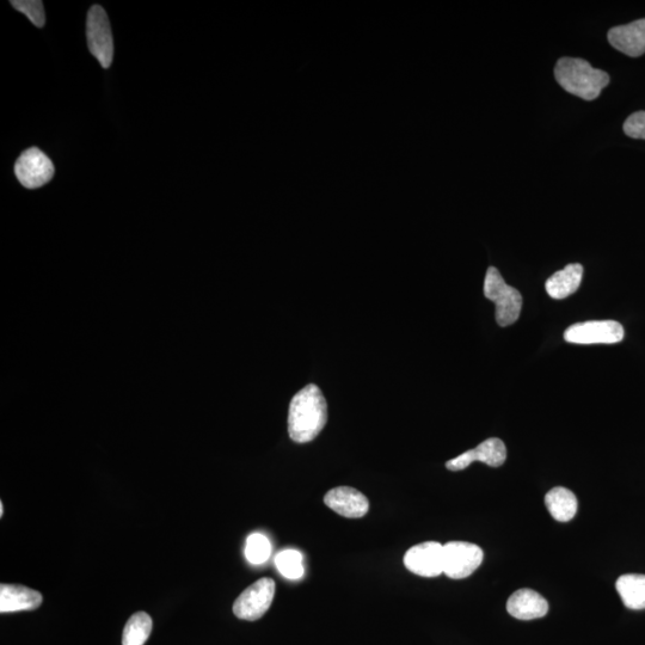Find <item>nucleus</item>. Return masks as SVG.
Instances as JSON below:
<instances>
[{
  "label": "nucleus",
  "mask_w": 645,
  "mask_h": 645,
  "mask_svg": "<svg viewBox=\"0 0 645 645\" xmlns=\"http://www.w3.org/2000/svg\"><path fill=\"white\" fill-rule=\"evenodd\" d=\"M328 421V404L315 384L301 389L288 410V434L297 444H307L321 434Z\"/></svg>",
  "instance_id": "obj_1"
},
{
  "label": "nucleus",
  "mask_w": 645,
  "mask_h": 645,
  "mask_svg": "<svg viewBox=\"0 0 645 645\" xmlns=\"http://www.w3.org/2000/svg\"><path fill=\"white\" fill-rule=\"evenodd\" d=\"M555 78L569 94L593 101L610 83L605 71L594 69L588 61L579 58H562L557 61Z\"/></svg>",
  "instance_id": "obj_2"
},
{
  "label": "nucleus",
  "mask_w": 645,
  "mask_h": 645,
  "mask_svg": "<svg viewBox=\"0 0 645 645\" xmlns=\"http://www.w3.org/2000/svg\"><path fill=\"white\" fill-rule=\"evenodd\" d=\"M485 298L494 301L496 322L500 327H509L518 321L522 297L518 290L506 284L499 269L490 267L484 281Z\"/></svg>",
  "instance_id": "obj_3"
},
{
  "label": "nucleus",
  "mask_w": 645,
  "mask_h": 645,
  "mask_svg": "<svg viewBox=\"0 0 645 645\" xmlns=\"http://www.w3.org/2000/svg\"><path fill=\"white\" fill-rule=\"evenodd\" d=\"M86 36H88L89 51L104 69L112 66L114 58V41L112 28L106 10L100 5H94L89 10L86 20Z\"/></svg>",
  "instance_id": "obj_4"
},
{
  "label": "nucleus",
  "mask_w": 645,
  "mask_h": 645,
  "mask_svg": "<svg viewBox=\"0 0 645 645\" xmlns=\"http://www.w3.org/2000/svg\"><path fill=\"white\" fill-rule=\"evenodd\" d=\"M275 597V582L268 577L258 580L239 595L233 604V613L239 619L255 622L272 606Z\"/></svg>",
  "instance_id": "obj_5"
},
{
  "label": "nucleus",
  "mask_w": 645,
  "mask_h": 645,
  "mask_svg": "<svg viewBox=\"0 0 645 645\" xmlns=\"http://www.w3.org/2000/svg\"><path fill=\"white\" fill-rule=\"evenodd\" d=\"M483 550L476 544L450 542L444 545V574L453 580H463L483 562Z\"/></svg>",
  "instance_id": "obj_6"
},
{
  "label": "nucleus",
  "mask_w": 645,
  "mask_h": 645,
  "mask_svg": "<svg viewBox=\"0 0 645 645\" xmlns=\"http://www.w3.org/2000/svg\"><path fill=\"white\" fill-rule=\"evenodd\" d=\"M15 174L23 187L36 189L52 180L54 165L38 147H32L17 159Z\"/></svg>",
  "instance_id": "obj_7"
},
{
  "label": "nucleus",
  "mask_w": 645,
  "mask_h": 645,
  "mask_svg": "<svg viewBox=\"0 0 645 645\" xmlns=\"http://www.w3.org/2000/svg\"><path fill=\"white\" fill-rule=\"evenodd\" d=\"M623 339V325L616 321L577 323L564 333V340L575 344H613Z\"/></svg>",
  "instance_id": "obj_8"
},
{
  "label": "nucleus",
  "mask_w": 645,
  "mask_h": 645,
  "mask_svg": "<svg viewBox=\"0 0 645 645\" xmlns=\"http://www.w3.org/2000/svg\"><path fill=\"white\" fill-rule=\"evenodd\" d=\"M404 565L411 573L422 577L444 574V545L426 542L413 546L404 556Z\"/></svg>",
  "instance_id": "obj_9"
},
{
  "label": "nucleus",
  "mask_w": 645,
  "mask_h": 645,
  "mask_svg": "<svg viewBox=\"0 0 645 645\" xmlns=\"http://www.w3.org/2000/svg\"><path fill=\"white\" fill-rule=\"evenodd\" d=\"M507 459V448L503 441L491 438L482 442L473 450L460 454L459 457L446 463V468L451 471H462L472 463L482 462L491 468H500Z\"/></svg>",
  "instance_id": "obj_10"
},
{
  "label": "nucleus",
  "mask_w": 645,
  "mask_h": 645,
  "mask_svg": "<svg viewBox=\"0 0 645 645\" xmlns=\"http://www.w3.org/2000/svg\"><path fill=\"white\" fill-rule=\"evenodd\" d=\"M324 503L334 512L348 519H360L370 511L367 497L352 487H337L328 491Z\"/></svg>",
  "instance_id": "obj_11"
},
{
  "label": "nucleus",
  "mask_w": 645,
  "mask_h": 645,
  "mask_svg": "<svg viewBox=\"0 0 645 645\" xmlns=\"http://www.w3.org/2000/svg\"><path fill=\"white\" fill-rule=\"evenodd\" d=\"M607 38L617 51L632 58L641 57L645 53V18L612 28Z\"/></svg>",
  "instance_id": "obj_12"
},
{
  "label": "nucleus",
  "mask_w": 645,
  "mask_h": 645,
  "mask_svg": "<svg viewBox=\"0 0 645 645\" xmlns=\"http://www.w3.org/2000/svg\"><path fill=\"white\" fill-rule=\"evenodd\" d=\"M507 611L520 620L543 618L549 612V604L542 595L532 589H519L507 602Z\"/></svg>",
  "instance_id": "obj_13"
},
{
  "label": "nucleus",
  "mask_w": 645,
  "mask_h": 645,
  "mask_svg": "<svg viewBox=\"0 0 645 645\" xmlns=\"http://www.w3.org/2000/svg\"><path fill=\"white\" fill-rule=\"evenodd\" d=\"M42 604V595L34 589L18 585L0 586V612L32 611Z\"/></svg>",
  "instance_id": "obj_14"
},
{
  "label": "nucleus",
  "mask_w": 645,
  "mask_h": 645,
  "mask_svg": "<svg viewBox=\"0 0 645 645\" xmlns=\"http://www.w3.org/2000/svg\"><path fill=\"white\" fill-rule=\"evenodd\" d=\"M583 279V267L579 263L568 264L558 270L546 281L545 288L551 298L561 300L568 298L579 290Z\"/></svg>",
  "instance_id": "obj_15"
},
{
  "label": "nucleus",
  "mask_w": 645,
  "mask_h": 645,
  "mask_svg": "<svg viewBox=\"0 0 645 645\" xmlns=\"http://www.w3.org/2000/svg\"><path fill=\"white\" fill-rule=\"evenodd\" d=\"M545 505L552 518L559 522H568L574 519L577 512V499L573 491L557 487L545 496Z\"/></svg>",
  "instance_id": "obj_16"
},
{
  "label": "nucleus",
  "mask_w": 645,
  "mask_h": 645,
  "mask_svg": "<svg viewBox=\"0 0 645 645\" xmlns=\"http://www.w3.org/2000/svg\"><path fill=\"white\" fill-rule=\"evenodd\" d=\"M616 588L626 607L630 610H645V575L620 576Z\"/></svg>",
  "instance_id": "obj_17"
},
{
  "label": "nucleus",
  "mask_w": 645,
  "mask_h": 645,
  "mask_svg": "<svg viewBox=\"0 0 645 645\" xmlns=\"http://www.w3.org/2000/svg\"><path fill=\"white\" fill-rule=\"evenodd\" d=\"M152 618L145 612L134 613L124 629L122 645H144L151 635Z\"/></svg>",
  "instance_id": "obj_18"
},
{
  "label": "nucleus",
  "mask_w": 645,
  "mask_h": 645,
  "mask_svg": "<svg viewBox=\"0 0 645 645\" xmlns=\"http://www.w3.org/2000/svg\"><path fill=\"white\" fill-rule=\"evenodd\" d=\"M276 568L286 579L298 580L304 576L303 555L297 550H284L275 557Z\"/></svg>",
  "instance_id": "obj_19"
},
{
  "label": "nucleus",
  "mask_w": 645,
  "mask_h": 645,
  "mask_svg": "<svg viewBox=\"0 0 645 645\" xmlns=\"http://www.w3.org/2000/svg\"><path fill=\"white\" fill-rule=\"evenodd\" d=\"M272 554V544L269 539L261 533H253L247 539L245 545V557L251 564H262L268 561Z\"/></svg>",
  "instance_id": "obj_20"
},
{
  "label": "nucleus",
  "mask_w": 645,
  "mask_h": 645,
  "mask_svg": "<svg viewBox=\"0 0 645 645\" xmlns=\"http://www.w3.org/2000/svg\"><path fill=\"white\" fill-rule=\"evenodd\" d=\"M11 5L26 15L35 27H45V9H43V3L40 0H16V2H11Z\"/></svg>",
  "instance_id": "obj_21"
},
{
  "label": "nucleus",
  "mask_w": 645,
  "mask_h": 645,
  "mask_svg": "<svg viewBox=\"0 0 645 645\" xmlns=\"http://www.w3.org/2000/svg\"><path fill=\"white\" fill-rule=\"evenodd\" d=\"M624 132L628 137L645 140V112L634 113L624 122Z\"/></svg>",
  "instance_id": "obj_22"
},
{
  "label": "nucleus",
  "mask_w": 645,
  "mask_h": 645,
  "mask_svg": "<svg viewBox=\"0 0 645 645\" xmlns=\"http://www.w3.org/2000/svg\"><path fill=\"white\" fill-rule=\"evenodd\" d=\"M3 514H4V506H3V502H0V516H3Z\"/></svg>",
  "instance_id": "obj_23"
}]
</instances>
